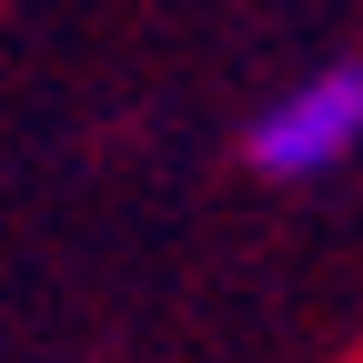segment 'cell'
<instances>
[{
  "instance_id": "obj_1",
  "label": "cell",
  "mask_w": 363,
  "mask_h": 363,
  "mask_svg": "<svg viewBox=\"0 0 363 363\" xmlns=\"http://www.w3.org/2000/svg\"><path fill=\"white\" fill-rule=\"evenodd\" d=\"M363 152V61L333 71H303L283 101H262L242 131V162L262 182H313V172H343Z\"/></svg>"
}]
</instances>
